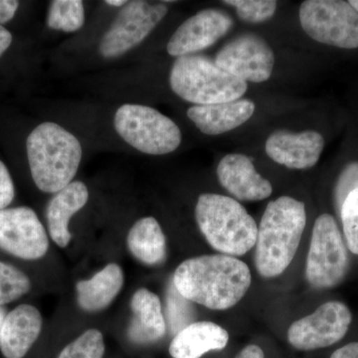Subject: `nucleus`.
Masks as SVG:
<instances>
[{
    "label": "nucleus",
    "mask_w": 358,
    "mask_h": 358,
    "mask_svg": "<svg viewBox=\"0 0 358 358\" xmlns=\"http://www.w3.org/2000/svg\"><path fill=\"white\" fill-rule=\"evenodd\" d=\"M0 248L24 260H36L47 253L46 231L31 208L0 210Z\"/></svg>",
    "instance_id": "obj_12"
},
{
    "label": "nucleus",
    "mask_w": 358,
    "mask_h": 358,
    "mask_svg": "<svg viewBox=\"0 0 358 358\" xmlns=\"http://www.w3.org/2000/svg\"><path fill=\"white\" fill-rule=\"evenodd\" d=\"M233 20L218 9H204L182 23L167 44V52L173 57L194 55L209 48L230 31Z\"/></svg>",
    "instance_id": "obj_13"
},
{
    "label": "nucleus",
    "mask_w": 358,
    "mask_h": 358,
    "mask_svg": "<svg viewBox=\"0 0 358 358\" xmlns=\"http://www.w3.org/2000/svg\"><path fill=\"white\" fill-rule=\"evenodd\" d=\"M195 218L207 242L223 255L243 256L256 245V221L231 197L215 193L200 195Z\"/></svg>",
    "instance_id": "obj_4"
},
{
    "label": "nucleus",
    "mask_w": 358,
    "mask_h": 358,
    "mask_svg": "<svg viewBox=\"0 0 358 358\" xmlns=\"http://www.w3.org/2000/svg\"><path fill=\"white\" fill-rule=\"evenodd\" d=\"M214 61L246 83H263L272 76L275 54L262 37L244 34L226 44Z\"/></svg>",
    "instance_id": "obj_11"
},
{
    "label": "nucleus",
    "mask_w": 358,
    "mask_h": 358,
    "mask_svg": "<svg viewBox=\"0 0 358 358\" xmlns=\"http://www.w3.org/2000/svg\"><path fill=\"white\" fill-rule=\"evenodd\" d=\"M105 343L98 329H89L66 346L58 358H103Z\"/></svg>",
    "instance_id": "obj_25"
},
{
    "label": "nucleus",
    "mask_w": 358,
    "mask_h": 358,
    "mask_svg": "<svg viewBox=\"0 0 358 358\" xmlns=\"http://www.w3.org/2000/svg\"><path fill=\"white\" fill-rule=\"evenodd\" d=\"M124 285V273L117 264H109L92 279L77 282L78 303L87 312L103 310L115 300Z\"/></svg>",
    "instance_id": "obj_21"
},
{
    "label": "nucleus",
    "mask_w": 358,
    "mask_h": 358,
    "mask_svg": "<svg viewBox=\"0 0 358 358\" xmlns=\"http://www.w3.org/2000/svg\"><path fill=\"white\" fill-rule=\"evenodd\" d=\"M331 358H358V341H353L338 348L331 355Z\"/></svg>",
    "instance_id": "obj_32"
},
{
    "label": "nucleus",
    "mask_w": 358,
    "mask_h": 358,
    "mask_svg": "<svg viewBox=\"0 0 358 358\" xmlns=\"http://www.w3.org/2000/svg\"><path fill=\"white\" fill-rule=\"evenodd\" d=\"M357 188H358V162H350L345 167L336 183L334 199L338 209H341V204L345 201L346 196Z\"/></svg>",
    "instance_id": "obj_29"
},
{
    "label": "nucleus",
    "mask_w": 358,
    "mask_h": 358,
    "mask_svg": "<svg viewBox=\"0 0 358 358\" xmlns=\"http://www.w3.org/2000/svg\"><path fill=\"white\" fill-rule=\"evenodd\" d=\"M339 212L346 247L352 254L358 255V188L346 196Z\"/></svg>",
    "instance_id": "obj_27"
},
{
    "label": "nucleus",
    "mask_w": 358,
    "mask_h": 358,
    "mask_svg": "<svg viewBox=\"0 0 358 358\" xmlns=\"http://www.w3.org/2000/svg\"><path fill=\"white\" fill-rule=\"evenodd\" d=\"M41 313L30 305H21L6 315L0 329V350L6 358H22L38 338Z\"/></svg>",
    "instance_id": "obj_16"
},
{
    "label": "nucleus",
    "mask_w": 358,
    "mask_h": 358,
    "mask_svg": "<svg viewBox=\"0 0 358 358\" xmlns=\"http://www.w3.org/2000/svg\"><path fill=\"white\" fill-rule=\"evenodd\" d=\"M167 14L164 4L129 1L120 11L99 46L103 58H115L141 44Z\"/></svg>",
    "instance_id": "obj_9"
},
{
    "label": "nucleus",
    "mask_w": 358,
    "mask_h": 358,
    "mask_svg": "<svg viewBox=\"0 0 358 358\" xmlns=\"http://www.w3.org/2000/svg\"><path fill=\"white\" fill-rule=\"evenodd\" d=\"M352 322V313L343 301H331L320 306L288 329L289 345L298 350L310 352L329 348L345 338Z\"/></svg>",
    "instance_id": "obj_10"
},
{
    "label": "nucleus",
    "mask_w": 358,
    "mask_h": 358,
    "mask_svg": "<svg viewBox=\"0 0 358 358\" xmlns=\"http://www.w3.org/2000/svg\"><path fill=\"white\" fill-rule=\"evenodd\" d=\"M133 320L129 327V338L140 345L155 343L164 336L166 320L162 315L159 298L147 289L134 293L131 301Z\"/></svg>",
    "instance_id": "obj_19"
},
{
    "label": "nucleus",
    "mask_w": 358,
    "mask_h": 358,
    "mask_svg": "<svg viewBox=\"0 0 358 358\" xmlns=\"http://www.w3.org/2000/svg\"><path fill=\"white\" fill-rule=\"evenodd\" d=\"M31 282L24 273L0 262V306L6 305L27 294Z\"/></svg>",
    "instance_id": "obj_24"
},
{
    "label": "nucleus",
    "mask_w": 358,
    "mask_h": 358,
    "mask_svg": "<svg viewBox=\"0 0 358 358\" xmlns=\"http://www.w3.org/2000/svg\"><path fill=\"white\" fill-rule=\"evenodd\" d=\"M255 103L252 101L239 100L193 106L187 115L201 133L217 136L242 126L255 112Z\"/></svg>",
    "instance_id": "obj_17"
},
{
    "label": "nucleus",
    "mask_w": 358,
    "mask_h": 358,
    "mask_svg": "<svg viewBox=\"0 0 358 358\" xmlns=\"http://www.w3.org/2000/svg\"><path fill=\"white\" fill-rule=\"evenodd\" d=\"M300 22L303 31L315 41L348 50L358 48V13L348 1H303Z\"/></svg>",
    "instance_id": "obj_8"
},
{
    "label": "nucleus",
    "mask_w": 358,
    "mask_h": 358,
    "mask_svg": "<svg viewBox=\"0 0 358 358\" xmlns=\"http://www.w3.org/2000/svg\"><path fill=\"white\" fill-rule=\"evenodd\" d=\"M131 253L141 262L157 265L166 256V239L159 223L154 217L141 218L128 235Z\"/></svg>",
    "instance_id": "obj_22"
},
{
    "label": "nucleus",
    "mask_w": 358,
    "mask_h": 358,
    "mask_svg": "<svg viewBox=\"0 0 358 358\" xmlns=\"http://www.w3.org/2000/svg\"><path fill=\"white\" fill-rule=\"evenodd\" d=\"M324 136L315 131L289 133L277 131L266 141V154L277 164L292 169L315 166L324 148Z\"/></svg>",
    "instance_id": "obj_14"
},
{
    "label": "nucleus",
    "mask_w": 358,
    "mask_h": 358,
    "mask_svg": "<svg viewBox=\"0 0 358 358\" xmlns=\"http://www.w3.org/2000/svg\"><path fill=\"white\" fill-rule=\"evenodd\" d=\"M26 150L33 180L46 193H57L72 182L83 154L74 134L50 122L33 129Z\"/></svg>",
    "instance_id": "obj_3"
},
{
    "label": "nucleus",
    "mask_w": 358,
    "mask_h": 358,
    "mask_svg": "<svg viewBox=\"0 0 358 358\" xmlns=\"http://www.w3.org/2000/svg\"><path fill=\"white\" fill-rule=\"evenodd\" d=\"M174 93L195 106L239 100L248 84L202 55H187L174 61L169 76Z\"/></svg>",
    "instance_id": "obj_5"
},
{
    "label": "nucleus",
    "mask_w": 358,
    "mask_h": 358,
    "mask_svg": "<svg viewBox=\"0 0 358 358\" xmlns=\"http://www.w3.org/2000/svg\"><path fill=\"white\" fill-rule=\"evenodd\" d=\"M348 2L352 4L353 8H355L358 13V0H350V1Z\"/></svg>",
    "instance_id": "obj_37"
},
{
    "label": "nucleus",
    "mask_w": 358,
    "mask_h": 358,
    "mask_svg": "<svg viewBox=\"0 0 358 358\" xmlns=\"http://www.w3.org/2000/svg\"><path fill=\"white\" fill-rule=\"evenodd\" d=\"M114 124L117 133L143 154H171L181 143V131L178 124L147 106L122 105L115 112Z\"/></svg>",
    "instance_id": "obj_6"
},
{
    "label": "nucleus",
    "mask_w": 358,
    "mask_h": 358,
    "mask_svg": "<svg viewBox=\"0 0 358 358\" xmlns=\"http://www.w3.org/2000/svg\"><path fill=\"white\" fill-rule=\"evenodd\" d=\"M14 194L13 178L6 164L0 160V210L13 202Z\"/></svg>",
    "instance_id": "obj_30"
},
{
    "label": "nucleus",
    "mask_w": 358,
    "mask_h": 358,
    "mask_svg": "<svg viewBox=\"0 0 358 358\" xmlns=\"http://www.w3.org/2000/svg\"><path fill=\"white\" fill-rule=\"evenodd\" d=\"M4 319H6V310L0 308V329H1L2 322H3Z\"/></svg>",
    "instance_id": "obj_36"
},
{
    "label": "nucleus",
    "mask_w": 358,
    "mask_h": 358,
    "mask_svg": "<svg viewBox=\"0 0 358 358\" xmlns=\"http://www.w3.org/2000/svg\"><path fill=\"white\" fill-rule=\"evenodd\" d=\"M235 358H265V355L260 346L250 345L238 353Z\"/></svg>",
    "instance_id": "obj_33"
},
{
    "label": "nucleus",
    "mask_w": 358,
    "mask_h": 358,
    "mask_svg": "<svg viewBox=\"0 0 358 358\" xmlns=\"http://www.w3.org/2000/svg\"><path fill=\"white\" fill-rule=\"evenodd\" d=\"M248 266L235 257L215 254L188 259L173 275V285L186 300L210 310L234 307L251 286Z\"/></svg>",
    "instance_id": "obj_1"
},
{
    "label": "nucleus",
    "mask_w": 358,
    "mask_h": 358,
    "mask_svg": "<svg viewBox=\"0 0 358 358\" xmlns=\"http://www.w3.org/2000/svg\"><path fill=\"white\" fill-rule=\"evenodd\" d=\"M18 6L20 2L16 0H0V25L13 20Z\"/></svg>",
    "instance_id": "obj_31"
},
{
    "label": "nucleus",
    "mask_w": 358,
    "mask_h": 358,
    "mask_svg": "<svg viewBox=\"0 0 358 358\" xmlns=\"http://www.w3.org/2000/svg\"><path fill=\"white\" fill-rule=\"evenodd\" d=\"M11 42H13V35H11V33L9 32L6 28L0 25V57H1L4 52L9 48Z\"/></svg>",
    "instance_id": "obj_34"
},
{
    "label": "nucleus",
    "mask_w": 358,
    "mask_h": 358,
    "mask_svg": "<svg viewBox=\"0 0 358 358\" xmlns=\"http://www.w3.org/2000/svg\"><path fill=\"white\" fill-rule=\"evenodd\" d=\"M224 3L235 7L240 20L261 23L274 16L278 3L274 0H225Z\"/></svg>",
    "instance_id": "obj_26"
},
{
    "label": "nucleus",
    "mask_w": 358,
    "mask_h": 358,
    "mask_svg": "<svg viewBox=\"0 0 358 358\" xmlns=\"http://www.w3.org/2000/svg\"><path fill=\"white\" fill-rule=\"evenodd\" d=\"M217 176L220 185L241 201H261L273 192L270 181L257 173L247 155H225L219 162Z\"/></svg>",
    "instance_id": "obj_15"
},
{
    "label": "nucleus",
    "mask_w": 358,
    "mask_h": 358,
    "mask_svg": "<svg viewBox=\"0 0 358 358\" xmlns=\"http://www.w3.org/2000/svg\"><path fill=\"white\" fill-rule=\"evenodd\" d=\"M307 224L305 204L291 196L266 207L257 235L255 264L264 278L282 274L293 261Z\"/></svg>",
    "instance_id": "obj_2"
},
{
    "label": "nucleus",
    "mask_w": 358,
    "mask_h": 358,
    "mask_svg": "<svg viewBox=\"0 0 358 358\" xmlns=\"http://www.w3.org/2000/svg\"><path fill=\"white\" fill-rule=\"evenodd\" d=\"M88 199L87 186L82 181H72L56 193L49 202L46 210L49 233L52 240L61 248L67 246L72 237L68 229L71 217L83 208Z\"/></svg>",
    "instance_id": "obj_18"
},
{
    "label": "nucleus",
    "mask_w": 358,
    "mask_h": 358,
    "mask_svg": "<svg viewBox=\"0 0 358 358\" xmlns=\"http://www.w3.org/2000/svg\"><path fill=\"white\" fill-rule=\"evenodd\" d=\"M350 268L348 247L333 215H320L313 225L306 277L317 289H333L345 280Z\"/></svg>",
    "instance_id": "obj_7"
},
{
    "label": "nucleus",
    "mask_w": 358,
    "mask_h": 358,
    "mask_svg": "<svg viewBox=\"0 0 358 358\" xmlns=\"http://www.w3.org/2000/svg\"><path fill=\"white\" fill-rule=\"evenodd\" d=\"M106 3L109 4V6L119 7L126 6L128 1H126V0H108Z\"/></svg>",
    "instance_id": "obj_35"
},
{
    "label": "nucleus",
    "mask_w": 358,
    "mask_h": 358,
    "mask_svg": "<svg viewBox=\"0 0 358 358\" xmlns=\"http://www.w3.org/2000/svg\"><path fill=\"white\" fill-rule=\"evenodd\" d=\"M85 22V9L81 0H55L49 7L47 24L51 29L75 32Z\"/></svg>",
    "instance_id": "obj_23"
},
{
    "label": "nucleus",
    "mask_w": 358,
    "mask_h": 358,
    "mask_svg": "<svg viewBox=\"0 0 358 358\" xmlns=\"http://www.w3.org/2000/svg\"><path fill=\"white\" fill-rule=\"evenodd\" d=\"M190 303L192 301L186 300L178 293L174 285L171 287L167 299V315L173 333L178 334L190 324L188 322L193 319V308Z\"/></svg>",
    "instance_id": "obj_28"
},
{
    "label": "nucleus",
    "mask_w": 358,
    "mask_h": 358,
    "mask_svg": "<svg viewBox=\"0 0 358 358\" xmlns=\"http://www.w3.org/2000/svg\"><path fill=\"white\" fill-rule=\"evenodd\" d=\"M229 341L222 327L211 322H193L176 334L169 353L173 358H200L211 350H221Z\"/></svg>",
    "instance_id": "obj_20"
}]
</instances>
